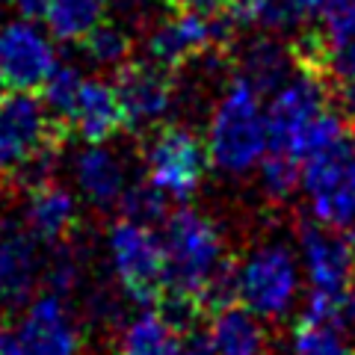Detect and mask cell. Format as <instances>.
Wrapping results in <instances>:
<instances>
[{
  "label": "cell",
  "instance_id": "obj_1",
  "mask_svg": "<svg viewBox=\"0 0 355 355\" xmlns=\"http://www.w3.org/2000/svg\"><path fill=\"white\" fill-rule=\"evenodd\" d=\"M207 160L225 175H246L261 163L266 151V121L261 95L234 77L214 107L207 128Z\"/></svg>",
  "mask_w": 355,
  "mask_h": 355
},
{
  "label": "cell",
  "instance_id": "obj_2",
  "mask_svg": "<svg viewBox=\"0 0 355 355\" xmlns=\"http://www.w3.org/2000/svg\"><path fill=\"white\" fill-rule=\"evenodd\" d=\"M163 258L166 287L163 293L196 296L205 279L225 258V237L216 222L196 207H181L163 219ZM196 302V299H193Z\"/></svg>",
  "mask_w": 355,
  "mask_h": 355
},
{
  "label": "cell",
  "instance_id": "obj_3",
  "mask_svg": "<svg viewBox=\"0 0 355 355\" xmlns=\"http://www.w3.org/2000/svg\"><path fill=\"white\" fill-rule=\"evenodd\" d=\"M71 125L51 113L39 95L12 89L0 101V175L9 178L44 151H62Z\"/></svg>",
  "mask_w": 355,
  "mask_h": 355
},
{
  "label": "cell",
  "instance_id": "obj_4",
  "mask_svg": "<svg viewBox=\"0 0 355 355\" xmlns=\"http://www.w3.org/2000/svg\"><path fill=\"white\" fill-rule=\"evenodd\" d=\"M240 305L261 320H282L299 293V266L287 243L270 240L254 246L246 261L237 263Z\"/></svg>",
  "mask_w": 355,
  "mask_h": 355
},
{
  "label": "cell",
  "instance_id": "obj_5",
  "mask_svg": "<svg viewBox=\"0 0 355 355\" xmlns=\"http://www.w3.org/2000/svg\"><path fill=\"white\" fill-rule=\"evenodd\" d=\"M107 249L121 291L139 305H157L166 287V258L160 237L148 225L121 216L107 228Z\"/></svg>",
  "mask_w": 355,
  "mask_h": 355
},
{
  "label": "cell",
  "instance_id": "obj_6",
  "mask_svg": "<svg viewBox=\"0 0 355 355\" xmlns=\"http://www.w3.org/2000/svg\"><path fill=\"white\" fill-rule=\"evenodd\" d=\"M299 181L308 193L314 219L335 228H349L355 222V142L349 137L305 157Z\"/></svg>",
  "mask_w": 355,
  "mask_h": 355
},
{
  "label": "cell",
  "instance_id": "obj_7",
  "mask_svg": "<svg viewBox=\"0 0 355 355\" xmlns=\"http://www.w3.org/2000/svg\"><path fill=\"white\" fill-rule=\"evenodd\" d=\"M331 104L329 86L314 74L299 71L293 80L275 89L270 107L263 113L266 121V151L287 154L302 163V142L308 125Z\"/></svg>",
  "mask_w": 355,
  "mask_h": 355
},
{
  "label": "cell",
  "instance_id": "obj_8",
  "mask_svg": "<svg viewBox=\"0 0 355 355\" xmlns=\"http://www.w3.org/2000/svg\"><path fill=\"white\" fill-rule=\"evenodd\" d=\"M148 181L175 202L193 198L207 169V151L196 130L184 125H160L146 142Z\"/></svg>",
  "mask_w": 355,
  "mask_h": 355
},
{
  "label": "cell",
  "instance_id": "obj_9",
  "mask_svg": "<svg viewBox=\"0 0 355 355\" xmlns=\"http://www.w3.org/2000/svg\"><path fill=\"white\" fill-rule=\"evenodd\" d=\"M113 89L125 116V130L133 137H148L157 130L178 98L172 71L151 60H128L113 69Z\"/></svg>",
  "mask_w": 355,
  "mask_h": 355
},
{
  "label": "cell",
  "instance_id": "obj_10",
  "mask_svg": "<svg viewBox=\"0 0 355 355\" xmlns=\"http://www.w3.org/2000/svg\"><path fill=\"white\" fill-rule=\"evenodd\" d=\"M299 249L311 279V291H323L347 299V291L355 279V237L347 228L326 225L320 219H302L296 225Z\"/></svg>",
  "mask_w": 355,
  "mask_h": 355
},
{
  "label": "cell",
  "instance_id": "obj_11",
  "mask_svg": "<svg viewBox=\"0 0 355 355\" xmlns=\"http://www.w3.org/2000/svg\"><path fill=\"white\" fill-rule=\"evenodd\" d=\"M15 338H18L21 355H80L83 352L80 326L74 323L62 296L51 291H44L27 302V311L18 323Z\"/></svg>",
  "mask_w": 355,
  "mask_h": 355
},
{
  "label": "cell",
  "instance_id": "obj_12",
  "mask_svg": "<svg viewBox=\"0 0 355 355\" xmlns=\"http://www.w3.org/2000/svg\"><path fill=\"white\" fill-rule=\"evenodd\" d=\"M53 65H57L53 44L36 24L24 18L0 27V80L9 89L39 92Z\"/></svg>",
  "mask_w": 355,
  "mask_h": 355
},
{
  "label": "cell",
  "instance_id": "obj_13",
  "mask_svg": "<svg viewBox=\"0 0 355 355\" xmlns=\"http://www.w3.org/2000/svg\"><path fill=\"white\" fill-rule=\"evenodd\" d=\"M320 80L329 86L355 80V0H320Z\"/></svg>",
  "mask_w": 355,
  "mask_h": 355
},
{
  "label": "cell",
  "instance_id": "obj_14",
  "mask_svg": "<svg viewBox=\"0 0 355 355\" xmlns=\"http://www.w3.org/2000/svg\"><path fill=\"white\" fill-rule=\"evenodd\" d=\"M39 252L33 234L18 222H0V308L15 311L33 299Z\"/></svg>",
  "mask_w": 355,
  "mask_h": 355
},
{
  "label": "cell",
  "instance_id": "obj_15",
  "mask_svg": "<svg viewBox=\"0 0 355 355\" xmlns=\"http://www.w3.org/2000/svg\"><path fill=\"white\" fill-rule=\"evenodd\" d=\"M80 210H77V198L57 181H44L27 190L24 205V228L33 234L36 243L44 246H60V243L71 240Z\"/></svg>",
  "mask_w": 355,
  "mask_h": 355
},
{
  "label": "cell",
  "instance_id": "obj_16",
  "mask_svg": "<svg viewBox=\"0 0 355 355\" xmlns=\"http://www.w3.org/2000/svg\"><path fill=\"white\" fill-rule=\"evenodd\" d=\"M71 133H77L89 146H101L125 130V116L116 98L113 83L107 80H83L71 110Z\"/></svg>",
  "mask_w": 355,
  "mask_h": 355
},
{
  "label": "cell",
  "instance_id": "obj_17",
  "mask_svg": "<svg viewBox=\"0 0 355 355\" xmlns=\"http://www.w3.org/2000/svg\"><path fill=\"white\" fill-rule=\"evenodd\" d=\"M74 181L80 187V193L89 205L113 207L119 202L121 190L128 187V175H125L121 160L101 142V146H89L77 154Z\"/></svg>",
  "mask_w": 355,
  "mask_h": 355
},
{
  "label": "cell",
  "instance_id": "obj_18",
  "mask_svg": "<svg viewBox=\"0 0 355 355\" xmlns=\"http://www.w3.org/2000/svg\"><path fill=\"white\" fill-rule=\"evenodd\" d=\"M216 355H266V329L246 305H228L207 317Z\"/></svg>",
  "mask_w": 355,
  "mask_h": 355
},
{
  "label": "cell",
  "instance_id": "obj_19",
  "mask_svg": "<svg viewBox=\"0 0 355 355\" xmlns=\"http://www.w3.org/2000/svg\"><path fill=\"white\" fill-rule=\"evenodd\" d=\"M291 69H296L291 48H284L282 42L270 36L246 42V48H240L237 53V77H243L258 95L275 92L282 83H287Z\"/></svg>",
  "mask_w": 355,
  "mask_h": 355
},
{
  "label": "cell",
  "instance_id": "obj_20",
  "mask_svg": "<svg viewBox=\"0 0 355 355\" xmlns=\"http://www.w3.org/2000/svg\"><path fill=\"white\" fill-rule=\"evenodd\" d=\"M116 355H178V331L148 308L121 329Z\"/></svg>",
  "mask_w": 355,
  "mask_h": 355
},
{
  "label": "cell",
  "instance_id": "obj_21",
  "mask_svg": "<svg viewBox=\"0 0 355 355\" xmlns=\"http://www.w3.org/2000/svg\"><path fill=\"white\" fill-rule=\"evenodd\" d=\"M104 18L107 0H51L48 15H44L53 39L60 42H80Z\"/></svg>",
  "mask_w": 355,
  "mask_h": 355
},
{
  "label": "cell",
  "instance_id": "obj_22",
  "mask_svg": "<svg viewBox=\"0 0 355 355\" xmlns=\"http://www.w3.org/2000/svg\"><path fill=\"white\" fill-rule=\"evenodd\" d=\"M77 44H80V51L89 57V62H95L98 69H119L121 62L130 60V51H133L128 30L107 18L98 21Z\"/></svg>",
  "mask_w": 355,
  "mask_h": 355
},
{
  "label": "cell",
  "instance_id": "obj_23",
  "mask_svg": "<svg viewBox=\"0 0 355 355\" xmlns=\"http://www.w3.org/2000/svg\"><path fill=\"white\" fill-rule=\"evenodd\" d=\"M246 24H258L263 30H291L317 15L320 0H243Z\"/></svg>",
  "mask_w": 355,
  "mask_h": 355
},
{
  "label": "cell",
  "instance_id": "obj_24",
  "mask_svg": "<svg viewBox=\"0 0 355 355\" xmlns=\"http://www.w3.org/2000/svg\"><path fill=\"white\" fill-rule=\"evenodd\" d=\"M116 205L121 207V216L125 219L139 222V225H148V228L160 225V222L169 216V196L163 190H157L148 178L125 187Z\"/></svg>",
  "mask_w": 355,
  "mask_h": 355
},
{
  "label": "cell",
  "instance_id": "obj_25",
  "mask_svg": "<svg viewBox=\"0 0 355 355\" xmlns=\"http://www.w3.org/2000/svg\"><path fill=\"white\" fill-rule=\"evenodd\" d=\"M293 355H355V347L343 335V323L299 320L293 329Z\"/></svg>",
  "mask_w": 355,
  "mask_h": 355
},
{
  "label": "cell",
  "instance_id": "obj_26",
  "mask_svg": "<svg viewBox=\"0 0 355 355\" xmlns=\"http://www.w3.org/2000/svg\"><path fill=\"white\" fill-rule=\"evenodd\" d=\"M83 86V74L77 65L71 62H57L51 69V74L44 77V83L39 86V98L44 101V107L51 110L57 119L69 121L71 119V110H74V101H77V92ZM71 125V121H69Z\"/></svg>",
  "mask_w": 355,
  "mask_h": 355
},
{
  "label": "cell",
  "instance_id": "obj_27",
  "mask_svg": "<svg viewBox=\"0 0 355 355\" xmlns=\"http://www.w3.org/2000/svg\"><path fill=\"white\" fill-rule=\"evenodd\" d=\"M299 160L287 157V154H275V151H263L261 157V187L263 196L275 205H284L287 198L296 193L299 187Z\"/></svg>",
  "mask_w": 355,
  "mask_h": 355
},
{
  "label": "cell",
  "instance_id": "obj_28",
  "mask_svg": "<svg viewBox=\"0 0 355 355\" xmlns=\"http://www.w3.org/2000/svg\"><path fill=\"white\" fill-rule=\"evenodd\" d=\"M178 355H216L207 323H196L178 331Z\"/></svg>",
  "mask_w": 355,
  "mask_h": 355
},
{
  "label": "cell",
  "instance_id": "obj_29",
  "mask_svg": "<svg viewBox=\"0 0 355 355\" xmlns=\"http://www.w3.org/2000/svg\"><path fill=\"white\" fill-rule=\"evenodd\" d=\"M15 9L21 12V18H27V21H39L48 15V6H51V0H12Z\"/></svg>",
  "mask_w": 355,
  "mask_h": 355
},
{
  "label": "cell",
  "instance_id": "obj_30",
  "mask_svg": "<svg viewBox=\"0 0 355 355\" xmlns=\"http://www.w3.org/2000/svg\"><path fill=\"white\" fill-rule=\"evenodd\" d=\"M0 355H21L15 331H9V326L3 323V320H0Z\"/></svg>",
  "mask_w": 355,
  "mask_h": 355
},
{
  "label": "cell",
  "instance_id": "obj_31",
  "mask_svg": "<svg viewBox=\"0 0 355 355\" xmlns=\"http://www.w3.org/2000/svg\"><path fill=\"white\" fill-rule=\"evenodd\" d=\"M343 311H347V317L355 323V279H352L349 291H347V302H343Z\"/></svg>",
  "mask_w": 355,
  "mask_h": 355
},
{
  "label": "cell",
  "instance_id": "obj_32",
  "mask_svg": "<svg viewBox=\"0 0 355 355\" xmlns=\"http://www.w3.org/2000/svg\"><path fill=\"white\" fill-rule=\"evenodd\" d=\"M6 95H9V86H6L3 80H0V101H3V98H6Z\"/></svg>",
  "mask_w": 355,
  "mask_h": 355
},
{
  "label": "cell",
  "instance_id": "obj_33",
  "mask_svg": "<svg viewBox=\"0 0 355 355\" xmlns=\"http://www.w3.org/2000/svg\"><path fill=\"white\" fill-rule=\"evenodd\" d=\"M0 205H3V181H0Z\"/></svg>",
  "mask_w": 355,
  "mask_h": 355
}]
</instances>
